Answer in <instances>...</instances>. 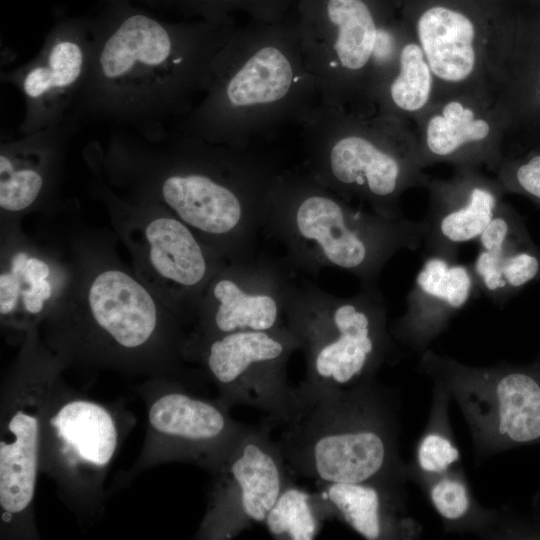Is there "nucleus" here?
Wrapping results in <instances>:
<instances>
[{"label": "nucleus", "mask_w": 540, "mask_h": 540, "mask_svg": "<svg viewBox=\"0 0 540 540\" xmlns=\"http://www.w3.org/2000/svg\"><path fill=\"white\" fill-rule=\"evenodd\" d=\"M428 229L426 219L357 209L306 171L285 169L272 185L264 225L285 248L288 268L317 275L331 267L366 287H378L397 252L422 246Z\"/></svg>", "instance_id": "6"}, {"label": "nucleus", "mask_w": 540, "mask_h": 540, "mask_svg": "<svg viewBox=\"0 0 540 540\" xmlns=\"http://www.w3.org/2000/svg\"><path fill=\"white\" fill-rule=\"evenodd\" d=\"M472 267L479 290L503 306L540 277V251L516 210L503 202L479 238Z\"/></svg>", "instance_id": "24"}, {"label": "nucleus", "mask_w": 540, "mask_h": 540, "mask_svg": "<svg viewBox=\"0 0 540 540\" xmlns=\"http://www.w3.org/2000/svg\"><path fill=\"white\" fill-rule=\"evenodd\" d=\"M0 236V324L19 343L63 293L71 263L28 237L19 218H2Z\"/></svg>", "instance_id": "20"}, {"label": "nucleus", "mask_w": 540, "mask_h": 540, "mask_svg": "<svg viewBox=\"0 0 540 540\" xmlns=\"http://www.w3.org/2000/svg\"><path fill=\"white\" fill-rule=\"evenodd\" d=\"M18 344L0 391V539L36 540L41 429L51 393L67 368L38 327Z\"/></svg>", "instance_id": "11"}, {"label": "nucleus", "mask_w": 540, "mask_h": 540, "mask_svg": "<svg viewBox=\"0 0 540 540\" xmlns=\"http://www.w3.org/2000/svg\"><path fill=\"white\" fill-rule=\"evenodd\" d=\"M284 458L267 431L246 426L215 473L199 540H228L265 518L291 480Z\"/></svg>", "instance_id": "16"}, {"label": "nucleus", "mask_w": 540, "mask_h": 540, "mask_svg": "<svg viewBox=\"0 0 540 540\" xmlns=\"http://www.w3.org/2000/svg\"><path fill=\"white\" fill-rule=\"evenodd\" d=\"M78 124L61 122L0 143L1 218H21L57 197L70 136Z\"/></svg>", "instance_id": "21"}, {"label": "nucleus", "mask_w": 540, "mask_h": 540, "mask_svg": "<svg viewBox=\"0 0 540 540\" xmlns=\"http://www.w3.org/2000/svg\"><path fill=\"white\" fill-rule=\"evenodd\" d=\"M434 90L431 68L407 29L395 66L379 91L377 113L408 123L415 121L431 104Z\"/></svg>", "instance_id": "26"}, {"label": "nucleus", "mask_w": 540, "mask_h": 540, "mask_svg": "<svg viewBox=\"0 0 540 540\" xmlns=\"http://www.w3.org/2000/svg\"><path fill=\"white\" fill-rule=\"evenodd\" d=\"M536 511L531 520H516L515 533L517 538L540 539V502Z\"/></svg>", "instance_id": "32"}, {"label": "nucleus", "mask_w": 540, "mask_h": 540, "mask_svg": "<svg viewBox=\"0 0 540 540\" xmlns=\"http://www.w3.org/2000/svg\"><path fill=\"white\" fill-rule=\"evenodd\" d=\"M326 520L338 519L368 540H414L422 526L408 514L404 487L375 482H321Z\"/></svg>", "instance_id": "25"}, {"label": "nucleus", "mask_w": 540, "mask_h": 540, "mask_svg": "<svg viewBox=\"0 0 540 540\" xmlns=\"http://www.w3.org/2000/svg\"><path fill=\"white\" fill-rule=\"evenodd\" d=\"M132 418L70 387L61 377L47 405L39 472L80 520L103 510L104 482Z\"/></svg>", "instance_id": "12"}, {"label": "nucleus", "mask_w": 540, "mask_h": 540, "mask_svg": "<svg viewBox=\"0 0 540 540\" xmlns=\"http://www.w3.org/2000/svg\"><path fill=\"white\" fill-rule=\"evenodd\" d=\"M132 1H141L151 7H158L160 4L164 3L165 0H103V2H132Z\"/></svg>", "instance_id": "33"}, {"label": "nucleus", "mask_w": 540, "mask_h": 540, "mask_svg": "<svg viewBox=\"0 0 540 540\" xmlns=\"http://www.w3.org/2000/svg\"><path fill=\"white\" fill-rule=\"evenodd\" d=\"M423 489L448 532H474L494 536L502 513L481 506L474 496L461 467L438 475H412Z\"/></svg>", "instance_id": "27"}, {"label": "nucleus", "mask_w": 540, "mask_h": 540, "mask_svg": "<svg viewBox=\"0 0 540 540\" xmlns=\"http://www.w3.org/2000/svg\"><path fill=\"white\" fill-rule=\"evenodd\" d=\"M419 370L457 402L478 457L540 443V356L475 367L427 349Z\"/></svg>", "instance_id": "13"}, {"label": "nucleus", "mask_w": 540, "mask_h": 540, "mask_svg": "<svg viewBox=\"0 0 540 540\" xmlns=\"http://www.w3.org/2000/svg\"><path fill=\"white\" fill-rule=\"evenodd\" d=\"M497 102L508 128L540 123V37L515 32Z\"/></svg>", "instance_id": "28"}, {"label": "nucleus", "mask_w": 540, "mask_h": 540, "mask_svg": "<svg viewBox=\"0 0 540 540\" xmlns=\"http://www.w3.org/2000/svg\"><path fill=\"white\" fill-rule=\"evenodd\" d=\"M479 290L472 267L428 255L407 296V308L389 328L394 340L422 354Z\"/></svg>", "instance_id": "23"}, {"label": "nucleus", "mask_w": 540, "mask_h": 540, "mask_svg": "<svg viewBox=\"0 0 540 540\" xmlns=\"http://www.w3.org/2000/svg\"><path fill=\"white\" fill-rule=\"evenodd\" d=\"M184 382L151 377L136 387L146 406V434L138 458L118 479L119 485L169 462L193 464L213 474L245 429L218 398L196 395Z\"/></svg>", "instance_id": "14"}, {"label": "nucleus", "mask_w": 540, "mask_h": 540, "mask_svg": "<svg viewBox=\"0 0 540 540\" xmlns=\"http://www.w3.org/2000/svg\"><path fill=\"white\" fill-rule=\"evenodd\" d=\"M113 237L85 231L70 242L71 275L38 326L65 364L187 382V329L120 259Z\"/></svg>", "instance_id": "3"}, {"label": "nucleus", "mask_w": 540, "mask_h": 540, "mask_svg": "<svg viewBox=\"0 0 540 540\" xmlns=\"http://www.w3.org/2000/svg\"><path fill=\"white\" fill-rule=\"evenodd\" d=\"M284 319L304 353L301 383L307 386L349 387L376 379L395 350L378 287L360 286L355 295L338 297L292 279Z\"/></svg>", "instance_id": "9"}, {"label": "nucleus", "mask_w": 540, "mask_h": 540, "mask_svg": "<svg viewBox=\"0 0 540 540\" xmlns=\"http://www.w3.org/2000/svg\"><path fill=\"white\" fill-rule=\"evenodd\" d=\"M83 157L118 195L165 208L228 262L255 257L270 191L283 170L257 145L238 148L173 132L150 142L120 128L104 147L90 141Z\"/></svg>", "instance_id": "1"}, {"label": "nucleus", "mask_w": 540, "mask_h": 540, "mask_svg": "<svg viewBox=\"0 0 540 540\" xmlns=\"http://www.w3.org/2000/svg\"><path fill=\"white\" fill-rule=\"evenodd\" d=\"M88 168L91 191L107 209L134 273L189 331L209 282L228 261L165 208L121 197Z\"/></svg>", "instance_id": "10"}, {"label": "nucleus", "mask_w": 540, "mask_h": 540, "mask_svg": "<svg viewBox=\"0 0 540 540\" xmlns=\"http://www.w3.org/2000/svg\"><path fill=\"white\" fill-rule=\"evenodd\" d=\"M326 516L317 493L286 484L265 518L268 532L280 540L314 539Z\"/></svg>", "instance_id": "30"}, {"label": "nucleus", "mask_w": 540, "mask_h": 540, "mask_svg": "<svg viewBox=\"0 0 540 540\" xmlns=\"http://www.w3.org/2000/svg\"><path fill=\"white\" fill-rule=\"evenodd\" d=\"M528 129H530V131H533V132H535V133L540 134V126H534V127L528 128ZM530 142H531V141H530ZM531 143H533V144H535V145H537V146L540 147V135H539V137H538L537 139L535 138V141H534V142L532 141Z\"/></svg>", "instance_id": "34"}, {"label": "nucleus", "mask_w": 540, "mask_h": 540, "mask_svg": "<svg viewBox=\"0 0 540 540\" xmlns=\"http://www.w3.org/2000/svg\"><path fill=\"white\" fill-rule=\"evenodd\" d=\"M298 30L320 104L376 114L407 29L381 21L368 0H307Z\"/></svg>", "instance_id": "8"}, {"label": "nucleus", "mask_w": 540, "mask_h": 540, "mask_svg": "<svg viewBox=\"0 0 540 540\" xmlns=\"http://www.w3.org/2000/svg\"><path fill=\"white\" fill-rule=\"evenodd\" d=\"M319 104L298 26L235 29L214 60L204 97L170 133L246 148L301 126Z\"/></svg>", "instance_id": "5"}, {"label": "nucleus", "mask_w": 540, "mask_h": 540, "mask_svg": "<svg viewBox=\"0 0 540 540\" xmlns=\"http://www.w3.org/2000/svg\"><path fill=\"white\" fill-rule=\"evenodd\" d=\"M285 262L268 256L227 262L209 282L188 339H208L243 330L285 325L284 307L292 278Z\"/></svg>", "instance_id": "18"}, {"label": "nucleus", "mask_w": 540, "mask_h": 540, "mask_svg": "<svg viewBox=\"0 0 540 540\" xmlns=\"http://www.w3.org/2000/svg\"><path fill=\"white\" fill-rule=\"evenodd\" d=\"M409 124L319 104L301 125L305 171L348 202L356 199L375 213L402 217V194L429 180Z\"/></svg>", "instance_id": "7"}, {"label": "nucleus", "mask_w": 540, "mask_h": 540, "mask_svg": "<svg viewBox=\"0 0 540 540\" xmlns=\"http://www.w3.org/2000/svg\"><path fill=\"white\" fill-rule=\"evenodd\" d=\"M235 28L221 22L168 23L131 2H102L90 16L92 50L68 112L110 123L150 142L165 140L205 94L214 60Z\"/></svg>", "instance_id": "2"}, {"label": "nucleus", "mask_w": 540, "mask_h": 540, "mask_svg": "<svg viewBox=\"0 0 540 540\" xmlns=\"http://www.w3.org/2000/svg\"><path fill=\"white\" fill-rule=\"evenodd\" d=\"M395 395L376 379L349 387H292L264 428L288 471L315 482H375L404 487Z\"/></svg>", "instance_id": "4"}, {"label": "nucleus", "mask_w": 540, "mask_h": 540, "mask_svg": "<svg viewBox=\"0 0 540 540\" xmlns=\"http://www.w3.org/2000/svg\"><path fill=\"white\" fill-rule=\"evenodd\" d=\"M424 239L429 255L456 259L461 245L477 240L504 202L500 182L479 168L456 166L447 179H429Z\"/></svg>", "instance_id": "22"}, {"label": "nucleus", "mask_w": 540, "mask_h": 540, "mask_svg": "<svg viewBox=\"0 0 540 540\" xmlns=\"http://www.w3.org/2000/svg\"><path fill=\"white\" fill-rule=\"evenodd\" d=\"M414 123L422 168L447 162L496 173L507 131L497 100L473 94L438 96Z\"/></svg>", "instance_id": "19"}, {"label": "nucleus", "mask_w": 540, "mask_h": 540, "mask_svg": "<svg viewBox=\"0 0 540 540\" xmlns=\"http://www.w3.org/2000/svg\"><path fill=\"white\" fill-rule=\"evenodd\" d=\"M505 192L526 196L540 206V147L503 145V155L495 173Z\"/></svg>", "instance_id": "31"}, {"label": "nucleus", "mask_w": 540, "mask_h": 540, "mask_svg": "<svg viewBox=\"0 0 540 540\" xmlns=\"http://www.w3.org/2000/svg\"><path fill=\"white\" fill-rule=\"evenodd\" d=\"M91 50L90 16H58L30 61L1 70L0 82L16 87L24 98L20 135L67 116L86 76Z\"/></svg>", "instance_id": "17"}, {"label": "nucleus", "mask_w": 540, "mask_h": 540, "mask_svg": "<svg viewBox=\"0 0 540 540\" xmlns=\"http://www.w3.org/2000/svg\"><path fill=\"white\" fill-rule=\"evenodd\" d=\"M449 394L440 386L433 387L429 419L415 449L414 460L407 465L412 475H438L458 466L460 451L449 421Z\"/></svg>", "instance_id": "29"}, {"label": "nucleus", "mask_w": 540, "mask_h": 540, "mask_svg": "<svg viewBox=\"0 0 540 540\" xmlns=\"http://www.w3.org/2000/svg\"><path fill=\"white\" fill-rule=\"evenodd\" d=\"M300 343L285 325L271 330H243L208 339H188L186 362L198 364L227 407L247 405L276 414L286 404L290 355Z\"/></svg>", "instance_id": "15"}]
</instances>
